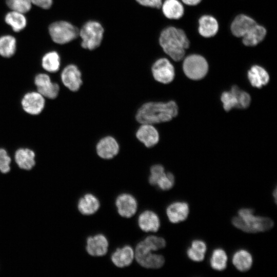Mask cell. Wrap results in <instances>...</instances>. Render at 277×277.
Segmentation results:
<instances>
[{"label": "cell", "mask_w": 277, "mask_h": 277, "mask_svg": "<svg viewBox=\"0 0 277 277\" xmlns=\"http://www.w3.org/2000/svg\"><path fill=\"white\" fill-rule=\"evenodd\" d=\"M140 5L151 8L160 9L161 8L162 0H135Z\"/></svg>", "instance_id": "cell-38"}, {"label": "cell", "mask_w": 277, "mask_h": 277, "mask_svg": "<svg viewBox=\"0 0 277 277\" xmlns=\"http://www.w3.org/2000/svg\"><path fill=\"white\" fill-rule=\"evenodd\" d=\"M183 69L188 78L199 80L207 74L208 71V64L203 56L197 54H192L185 58Z\"/></svg>", "instance_id": "cell-6"}, {"label": "cell", "mask_w": 277, "mask_h": 277, "mask_svg": "<svg viewBox=\"0 0 277 277\" xmlns=\"http://www.w3.org/2000/svg\"><path fill=\"white\" fill-rule=\"evenodd\" d=\"M174 184V176L170 172L165 173L159 180L156 186L162 190L171 189Z\"/></svg>", "instance_id": "cell-36"}, {"label": "cell", "mask_w": 277, "mask_h": 277, "mask_svg": "<svg viewBox=\"0 0 277 277\" xmlns=\"http://www.w3.org/2000/svg\"><path fill=\"white\" fill-rule=\"evenodd\" d=\"M97 155L103 159L109 160L114 157L119 151V145L116 140L110 136L102 138L96 147Z\"/></svg>", "instance_id": "cell-17"}, {"label": "cell", "mask_w": 277, "mask_h": 277, "mask_svg": "<svg viewBox=\"0 0 277 277\" xmlns=\"http://www.w3.org/2000/svg\"><path fill=\"white\" fill-rule=\"evenodd\" d=\"M227 261V256L225 251L217 248L213 251L210 262L213 269L221 271L226 268Z\"/></svg>", "instance_id": "cell-32"}, {"label": "cell", "mask_w": 277, "mask_h": 277, "mask_svg": "<svg viewBox=\"0 0 277 277\" xmlns=\"http://www.w3.org/2000/svg\"><path fill=\"white\" fill-rule=\"evenodd\" d=\"M186 5L194 6L200 4L202 0H181Z\"/></svg>", "instance_id": "cell-40"}, {"label": "cell", "mask_w": 277, "mask_h": 277, "mask_svg": "<svg viewBox=\"0 0 277 277\" xmlns=\"http://www.w3.org/2000/svg\"><path fill=\"white\" fill-rule=\"evenodd\" d=\"M248 78L254 87L261 88L266 85L269 81V75L267 71L262 67L253 65L248 71Z\"/></svg>", "instance_id": "cell-26"}, {"label": "cell", "mask_w": 277, "mask_h": 277, "mask_svg": "<svg viewBox=\"0 0 277 277\" xmlns=\"http://www.w3.org/2000/svg\"><path fill=\"white\" fill-rule=\"evenodd\" d=\"M206 249V245L203 241L194 240L192 242L191 247L188 249L187 254L191 260L200 262L204 258Z\"/></svg>", "instance_id": "cell-31"}, {"label": "cell", "mask_w": 277, "mask_h": 277, "mask_svg": "<svg viewBox=\"0 0 277 277\" xmlns=\"http://www.w3.org/2000/svg\"><path fill=\"white\" fill-rule=\"evenodd\" d=\"M108 246L106 237L102 234H98L87 238L86 249L90 255L101 256L107 253Z\"/></svg>", "instance_id": "cell-16"}, {"label": "cell", "mask_w": 277, "mask_h": 277, "mask_svg": "<svg viewBox=\"0 0 277 277\" xmlns=\"http://www.w3.org/2000/svg\"><path fill=\"white\" fill-rule=\"evenodd\" d=\"M178 113V107L174 101L167 103L147 102L137 110L135 118L142 124H154L168 122Z\"/></svg>", "instance_id": "cell-2"}, {"label": "cell", "mask_w": 277, "mask_h": 277, "mask_svg": "<svg viewBox=\"0 0 277 277\" xmlns=\"http://www.w3.org/2000/svg\"><path fill=\"white\" fill-rule=\"evenodd\" d=\"M6 4L12 10L23 13L28 12L31 8V0H6Z\"/></svg>", "instance_id": "cell-33"}, {"label": "cell", "mask_w": 277, "mask_h": 277, "mask_svg": "<svg viewBox=\"0 0 277 277\" xmlns=\"http://www.w3.org/2000/svg\"><path fill=\"white\" fill-rule=\"evenodd\" d=\"M232 262L239 270L246 271L248 270L252 266V256L248 251L240 250L236 251L233 255Z\"/></svg>", "instance_id": "cell-29"}, {"label": "cell", "mask_w": 277, "mask_h": 277, "mask_svg": "<svg viewBox=\"0 0 277 277\" xmlns=\"http://www.w3.org/2000/svg\"><path fill=\"white\" fill-rule=\"evenodd\" d=\"M253 211L250 209H241L239 212V216L232 220V224L236 228L248 233L265 231L273 226V221L268 217L255 216Z\"/></svg>", "instance_id": "cell-3"}, {"label": "cell", "mask_w": 277, "mask_h": 277, "mask_svg": "<svg viewBox=\"0 0 277 277\" xmlns=\"http://www.w3.org/2000/svg\"><path fill=\"white\" fill-rule=\"evenodd\" d=\"M169 220L172 223H177L185 220L189 213L187 203L177 202L171 204L166 209Z\"/></svg>", "instance_id": "cell-20"}, {"label": "cell", "mask_w": 277, "mask_h": 277, "mask_svg": "<svg viewBox=\"0 0 277 277\" xmlns=\"http://www.w3.org/2000/svg\"><path fill=\"white\" fill-rule=\"evenodd\" d=\"M61 80L64 86L72 92L78 91L83 84L81 72L77 66L72 64L63 69Z\"/></svg>", "instance_id": "cell-12"}, {"label": "cell", "mask_w": 277, "mask_h": 277, "mask_svg": "<svg viewBox=\"0 0 277 277\" xmlns=\"http://www.w3.org/2000/svg\"><path fill=\"white\" fill-rule=\"evenodd\" d=\"M100 207L98 199L93 194L87 193L81 197L77 203V208L83 215H90L95 213Z\"/></svg>", "instance_id": "cell-23"}, {"label": "cell", "mask_w": 277, "mask_h": 277, "mask_svg": "<svg viewBox=\"0 0 277 277\" xmlns=\"http://www.w3.org/2000/svg\"><path fill=\"white\" fill-rule=\"evenodd\" d=\"M143 241L151 251L162 249L165 247L166 244L163 238L153 235L146 237Z\"/></svg>", "instance_id": "cell-35"}, {"label": "cell", "mask_w": 277, "mask_h": 277, "mask_svg": "<svg viewBox=\"0 0 277 277\" xmlns=\"http://www.w3.org/2000/svg\"><path fill=\"white\" fill-rule=\"evenodd\" d=\"M134 257L133 249L129 245L118 248L112 254L111 260L116 266L123 268L129 266Z\"/></svg>", "instance_id": "cell-22"}, {"label": "cell", "mask_w": 277, "mask_h": 277, "mask_svg": "<svg viewBox=\"0 0 277 277\" xmlns=\"http://www.w3.org/2000/svg\"><path fill=\"white\" fill-rule=\"evenodd\" d=\"M42 68L47 72L55 73L61 67V58L55 51H51L44 54L41 60Z\"/></svg>", "instance_id": "cell-27"}, {"label": "cell", "mask_w": 277, "mask_h": 277, "mask_svg": "<svg viewBox=\"0 0 277 277\" xmlns=\"http://www.w3.org/2000/svg\"><path fill=\"white\" fill-rule=\"evenodd\" d=\"M5 22L9 25L15 32H19L27 25V19L23 13L12 10L6 14Z\"/></svg>", "instance_id": "cell-28"}, {"label": "cell", "mask_w": 277, "mask_h": 277, "mask_svg": "<svg viewBox=\"0 0 277 277\" xmlns=\"http://www.w3.org/2000/svg\"><path fill=\"white\" fill-rule=\"evenodd\" d=\"M11 157L7 150L0 148V173L4 174L9 173L11 169Z\"/></svg>", "instance_id": "cell-34"}, {"label": "cell", "mask_w": 277, "mask_h": 277, "mask_svg": "<svg viewBox=\"0 0 277 277\" xmlns=\"http://www.w3.org/2000/svg\"><path fill=\"white\" fill-rule=\"evenodd\" d=\"M163 15L169 19H179L184 14V8L179 0H165L161 6Z\"/></svg>", "instance_id": "cell-24"}, {"label": "cell", "mask_w": 277, "mask_h": 277, "mask_svg": "<svg viewBox=\"0 0 277 277\" xmlns=\"http://www.w3.org/2000/svg\"><path fill=\"white\" fill-rule=\"evenodd\" d=\"M32 3L42 9H49L52 5L53 0H31Z\"/></svg>", "instance_id": "cell-39"}, {"label": "cell", "mask_w": 277, "mask_h": 277, "mask_svg": "<svg viewBox=\"0 0 277 277\" xmlns=\"http://www.w3.org/2000/svg\"><path fill=\"white\" fill-rule=\"evenodd\" d=\"M115 205L118 214L126 218L131 217L134 215L137 208L136 199L128 193L119 195L116 199Z\"/></svg>", "instance_id": "cell-14"}, {"label": "cell", "mask_w": 277, "mask_h": 277, "mask_svg": "<svg viewBox=\"0 0 277 277\" xmlns=\"http://www.w3.org/2000/svg\"><path fill=\"white\" fill-rule=\"evenodd\" d=\"M151 73L155 81L165 84L171 82L175 76L173 65L165 57L160 58L154 62L151 67Z\"/></svg>", "instance_id": "cell-11"}, {"label": "cell", "mask_w": 277, "mask_h": 277, "mask_svg": "<svg viewBox=\"0 0 277 277\" xmlns=\"http://www.w3.org/2000/svg\"><path fill=\"white\" fill-rule=\"evenodd\" d=\"M104 28L98 21L89 20L79 30L81 46L86 50H93L100 46L104 35Z\"/></svg>", "instance_id": "cell-4"}, {"label": "cell", "mask_w": 277, "mask_h": 277, "mask_svg": "<svg viewBox=\"0 0 277 277\" xmlns=\"http://www.w3.org/2000/svg\"><path fill=\"white\" fill-rule=\"evenodd\" d=\"M221 99L224 109L227 111L232 108L245 109L249 106L251 102L249 94L236 86H233L229 91L223 92Z\"/></svg>", "instance_id": "cell-7"}, {"label": "cell", "mask_w": 277, "mask_h": 277, "mask_svg": "<svg viewBox=\"0 0 277 277\" xmlns=\"http://www.w3.org/2000/svg\"><path fill=\"white\" fill-rule=\"evenodd\" d=\"M150 171L149 183L151 185L156 186L159 180L165 173L164 168L162 165L156 164L152 166Z\"/></svg>", "instance_id": "cell-37"}, {"label": "cell", "mask_w": 277, "mask_h": 277, "mask_svg": "<svg viewBox=\"0 0 277 277\" xmlns=\"http://www.w3.org/2000/svg\"><path fill=\"white\" fill-rule=\"evenodd\" d=\"M49 33L54 43L63 45L77 38L79 29L69 22L59 21L49 26Z\"/></svg>", "instance_id": "cell-5"}, {"label": "cell", "mask_w": 277, "mask_h": 277, "mask_svg": "<svg viewBox=\"0 0 277 277\" xmlns=\"http://www.w3.org/2000/svg\"><path fill=\"white\" fill-rule=\"evenodd\" d=\"M159 43L164 53L175 62L184 57L186 50L190 47L185 31L174 26H168L161 31Z\"/></svg>", "instance_id": "cell-1"}, {"label": "cell", "mask_w": 277, "mask_h": 277, "mask_svg": "<svg viewBox=\"0 0 277 277\" xmlns=\"http://www.w3.org/2000/svg\"><path fill=\"white\" fill-rule=\"evenodd\" d=\"M138 225L145 232H156L160 226V221L157 215L150 210L143 212L138 216Z\"/></svg>", "instance_id": "cell-21"}, {"label": "cell", "mask_w": 277, "mask_h": 277, "mask_svg": "<svg viewBox=\"0 0 277 277\" xmlns=\"http://www.w3.org/2000/svg\"><path fill=\"white\" fill-rule=\"evenodd\" d=\"M21 106L24 112L31 116L41 114L46 107L45 98L37 91L25 93L21 100Z\"/></svg>", "instance_id": "cell-9"}, {"label": "cell", "mask_w": 277, "mask_h": 277, "mask_svg": "<svg viewBox=\"0 0 277 277\" xmlns=\"http://www.w3.org/2000/svg\"><path fill=\"white\" fill-rule=\"evenodd\" d=\"M14 161L19 169L25 171H30L36 164V153L30 148L21 147L15 151Z\"/></svg>", "instance_id": "cell-13"}, {"label": "cell", "mask_w": 277, "mask_h": 277, "mask_svg": "<svg viewBox=\"0 0 277 277\" xmlns=\"http://www.w3.org/2000/svg\"><path fill=\"white\" fill-rule=\"evenodd\" d=\"M16 48V41L14 37L5 35L0 37V55L9 58L12 56Z\"/></svg>", "instance_id": "cell-30"}, {"label": "cell", "mask_w": 277, "mask_h": 277, "mask_svg": "<svg viewBox=\"0 0 277 277\" xmlns=\"http://www.w3.org/2000/svg\"><path fill=\"white\" fill-rule=\"evenodd\" d=\"M151 251L143 241H141L135 248L134 254L136 262L146 268H161L165 263L164 257L161 255L152 254Z\"/></svg>", "instance_id": "cell-8"}, {"label": "cell", "mask_w": 277, "mask_h": 277, "mask_svg": "<svg viewBox=\"0 0 277 277\" xmlns=\"http://www.w3.org/2000/svg\"><path fill=\"white\" fill-rule=\"evenodd\" d=\"M274 197H275V200L276 201V190L275 189L274 191V193H273Z\"/></svg>", "instance_id": "cell-41"}, {"label": "cell", "mask_w": 277, "mask_h": 277, "mask_svg": "<svg viewBox=\"0 0 277 277\" xmlns=\"http://www.w3.org/2000/svg\"><path fill=\"white\" fill-rule=\"evenodd\" d=\"M256 22L249 16L240 14L236 16L230 25L232 34L236 37H243L256 24Z\"/></svg>", "instance_id": "cell-15"}, {"label": "cell", "mask_w": 277, "mask_h": 277, "mask_svg": "<svg viewBox=\"0 0 277 277\" xmlns=\"http://www.w3.org/2000/svg\"><path fill=\"white\" fill-rule=\"evenodd\" d=\"M267 34L266 28L258 23L242 38V43L247 47H254L262 42Z\"/></svg>", "instance_id": "cell-25"}, {"label": "cell", "mask_w": 277, "mask_h": 277, "mask_svg": "<svg viewBox=\"0 0 277 277\" xmlns=\"http://www.w3.org/2000/svg\"><path fill=\"white\" fill-rule=\"evenodd\" d=\"M34 85L36 91L45 98L54 100L57 98L60 91V85L52 81L50 76L45 73L37 74L34 78Z\"/></svg>", "instance_id": "cell-10"}, {"label": "cell", "mask_w": 277, "mask_h": 277, "mask_svg": "<svg viewBox=\"0 0 277 277\" xmlns=\"http://www.w3.org/2000/svg\"><path fill=\"white\" fill-rule=\"evenodd\" d=\"M219 29L216 19L210 15H204L199 19L198 32L201 36L210 38L215 36Z\"/></svg>", "instance_id": "cell-19"}, {"label": "cell", "mask_w": 277, "mask_h": 277, "mask_svg": "<svg viewBox=\"0 0 277 277\" xmlns=\"http://www.w3.org/2000/svg\"><path fill=\"white\" fill-rule=\"evenodd\" d=\"M136 137L148 148L155 145L159 141V134L151 124H142L136 132Z\"/></svg>", "instance_id": "cell-18"}]
</instances>
